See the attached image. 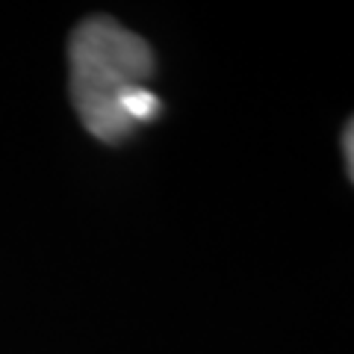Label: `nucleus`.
<instances>
[{
    "instance_id": "obj_1",
    "label": "nucleus",
    "mask_w": 354,
    "mask_h": 354,
    "mask_svg": "<svg viewBox=\"0 0 354 354\" xmlns=\"http://www.w3.org/2000/svg\"><path fill=\"white\" fill-rule=\"evenodd\" d=\"M71 101L86 130L101 142H121L133 127L124 97L145 88L153 71L151 48L106 15L86 18L71 32Z\"/></svg>"
},
{
    "instance_id": "obj_2",
    "label": "nucleus",
    "mask_w": 354,
    "mask_h": 354,
    "mask_svg": "<svg viewBox=\"0 0 354 354\" xmlns=\"http://www.w3.org/2000/svg\"><path fill=\"white\" fill-rule=\"evenodd\" d=\"M160 113V97L151 92V88H136L133 95L124 97V115L130 118V124L136 127L142 121H151L153 115Z\"/></svg>"
},
{
    "instance_id": "obj_3",
    "label": "nucleus",
    "mask_w": 354,
    "mask_h": 354,
    "mask_svg": "<svg viewBox=\"0 0 354 354\" xmlns=\"http://www.w3.org/2000/svg\"><path fill=\"white\" fill-rule=\"evenodd\" d=\"M342 151H346V165H348V174L354 180V118L348 121L346 133H342Z\"/></svg>"
}]
</instances>
